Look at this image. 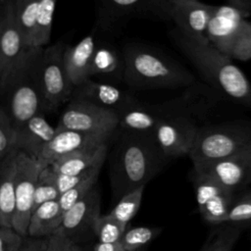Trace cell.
I'll return each mask as SVG.
<instances>
[{"mask_svg":"<svg viewBox=\"0 0 251 251\" xmlns=\"http://www.w3.org/2000/svg\"><path fill=\"white\" fill-rule=\"evenodd\" d=\"M27 48L17 25L14 0L0 1V77L25 56Z\"/></svg>","mask_w":251,"mask_h":251,"instance_id":"16","label":"cell"},{"mask_svg":"<svg viewBox=\"0 0 251 251\" xmlns=\"http://www.w3.org/2000/svg\"><path fill=\"white\" fill-rule=\"evenodd\" d=\"M69 241V238L56 232L55 234L47 237V246L45 251H62Z\"/></svg>","mask_w":251,"mask_h":251,"instance_id":"39","label":"cell"},{"mask_svg":"<svg viewBox=\"0 0 251 251\" xmlns=\"http://www.w3.org/2000/svg\"><path fill=\"white\" fill-rule=\"evenodd\" d=\"M118 115L93 104L70 100L59 117L56 130L113 135L118 131Z\"/></svg>","mask_w":251,"mask_h":251,"instance_id":"9","label":"cell"},{"mask_svg":"<svg viewBox=\"0 0 251 251\" xmlns=\"http://www.w3.org/2000/svg\"><path fill=\"white\" fill-rule=\"evenodd\" d=\"M18 149L0 161V226L12 227L16 202V172Z\"/></svg>","mask_w":251,"mask_h":251,"instance_id":"22","label":"cell"},{"mask_svg":"<svg viewBox=\"0 0 251 251\" xmlns=\"http://www.w3.org/2000/svg\"><path fill=\"white\" fill-rule=\"evenodd\" d=\"M244 156L247 160L248 166H249V170H250V181H251V143L246 147V149L243 151Z\"/></svg>","mask_w":251,"mask_h":251,"instance_id":"41","label":"cell"},{"mask_svg":"<svg viewBox=\"0 0 251 251\" xmlns=\"http://www.w3.org/2000/svg\"><path fill=\"white\" fill-rule=\"evenodd\" d=\"M47 246L46 238H33V237H24L23 243L19 251H45Z\"/></svg>","mask_w":251,"mask_h":251,"instance_id":"38","label":"cell"},{"mask_svg":"<svg viewBox=\"0 0 251 251\" xmlns=\"http://www.w3.org/2000/svg\"><path fill=\"white\" fill-rule=\"evenodd\" d=\"M60 192L54 182V172L50 166L42 167L33 194L32 212L43 203L58 200Z\"/></svg>","mask_w":251,"mask_h":251,"instance_id":"29","label":"cell"},{"mask_svg":"<svg viewBox=\"0 0 251 251\" xmlns=\"http://www.w3.org/2000/svg\"><path fill=\"white\" fill-rule=\"evenodd\" d=\"M116 133L109 135L84 133L67 129L56 130L54 137L42 150L38 161L42 167L49 166L62 157L75 151L99 146L104 143H110V141L115 137Z\"/></svg>","mask_w":251,"mask_h":251,"instance_id":"17","label":"cell"},{"mask_svg":"<svg viewBox=\"0 0 251 251\" xmlns=\"http://www.w3.org/2000/svg\"><path fill=\"white\" fill-rule=\"evenodd\" d=\"M108 152L109 143H104L70 153L49 166L59 175H79L99 164H104Z\"/></svg>","mask_w":251,"mask_h":251,"instance_id":"23","label":"cell"},{"mask_svg":"<svg viewBox=\"0 0 251 251\" xmlns=\"http://www.w3.org/2000/svg\"><path fill=\"white\" fill-rule=\"evenodd\" d=\"M23 240L13 227L0 226V251H19Z\"/></svg>","mask_w":251,"mask_h":251,"instance_id":"36","label":"cell"},{"mask_svg":"<svg viewBox=\"0 0 251 251\" xmlns=\"http://www.w3.org/2000/svg\"><path fill=\"white\" fill-rule=\"evenodd\" d=\"M127 225L123 224L109 214L100 215L93 226V233L100 243L119 242Z\"/></svg>","mask_w":251,"mask_h":251,"instance_id":"32","label":"cell"},{"mask_svg":"<svg viewBox=\"0 0 251 251\" xmlns=\"http://www.w3.org/2000/svg\"><path fill=\"white\" fill-rule=\"evenodd\" d=\"M41 50L29 48L18 64L0 77V106L15 127L36 115L50 112L38 77Z\"/></svg>","mask_w":251,"mask_h":251,"instance_id":"2","label":"cell"},{"mask_svg":"<svg viewBox=\"0 0 251 251\" xmlns=\"http://www.w3.org/2000/svg\"><path fill=\"white\" fill-rule=\"evenodd\" d=\"M124 82L131 89L176 88L195 82L194 75L171 58L141 44L123 48Z\"/></svg>","mask_w":251,"mask_h":251,"instance_id":"4","label":"cell"},{"mask_svg":"<svg viewBox=\"0 0 251 251\" xmlns=\"http://www.w3.org/2000/svg\"><path fill=\"white\" fill-rule=\"evenodd\" d=\"M102 166L103 164L95 166L82 181H80L78 184H76L70 190L60 195L58 199V203L63 214H65L75 203L81 200L97 184L98 176H99Z\"/></svg>","mask_w":251,"mask_h":251,"instance_id":"27","label":"cell"},{"mask_svg":"<svg viewBox=\"0 0 251 251\" xmlns=\"http://www.w3.org/2000/svg\"><path fill=\"white\" fill-rule=\"evenodd\" d=\"M71 100L87 102L110 110L117 115L141 103L132 93L122 89L118 85L94 80L93 78H88L81 84L75 86Z\"/></svg>","mask_w":251,"mask_h":251,"instance_id":"13","label":"cell"},{"mask_svg":"<svg viewBox=\"0 0 251 251\" xmlns=\"http://www.w3.org/2000/svg\"><path fill=\"white\" fill-rule=\"evenodd\" d=\"M199 128L192 117L168 115L158 123L154 137L168 159L177 158L189 155Z\"/></svg>","mask_w":251,"mask_h":251,"instance_id":"11","label":"cell"},{"mask_svg":"<svg viewBox=\"0 0 251 251\" xmlns=\"http://www.w3.org/2000/svg\"><path fill=\"white\" fill-rule=\"evenodd\" d=\"M97 41L93 32L84 36L75 45H66L63 55L64 65L75 86L89 78L90 63Z\"/></svg>","mask_w":251,"mask_h":251,"instance_id":"21","label":"cell"},{"mask_svg":"<svg viewBox=\"0 0 251 251\" xmlns=\"http://www.w3.org/2000/svg\"><path fill=\"white\" fill-rule=\"evenodd\" d=\"M65 47L66 44L59 41L43 47L40 53L38 77L50 112L68 103L75 89L64 65Z\"/></svg>","mask_w":251,"mask_h":251,"instance_id":"8","label":"cell"},{"mask_svg":"<svg viewBox=\"0 0 251 251\" xmlns=\"http://www.w3.org/2000/svg\"><path fill=\"white\" fill-rule=\"evenodd\" d=\"M15 126L0 106V161L15 149Z\"/></svg>","mask_w":251,"mask_h":251,"instance_id":"35","label":"cell"},{"mask_svg":"<svg viewBox=\"0 0 251 251\" xmlns=\"http://www.w3.org/2000/svg\"><path fill=\"white\" fill-rule=\"evenodd\" d=\"M56 5V0L39 1L36 20V48L46 47L50 42Z\"/></svg>","mask_w":251,"mask_h":251,"instance_id":"28","label":"cell"},{"mask_svg":"<svg viewBox=\"0 0 251 251\" xmlns=\"http://www.w3.org/2000/svg\"><path fill=\"white\" fill-rule=\"evenodd\" d=\"M62 251H82V250H81L78 246L75 245L72 240H70V241L66 244V246L64 247V249H63Z\"/></svg>","mask_w":251,"mask_h":251,"instance_id":"42","label":"cell"},{"mask_svg":"<svg viewBox=\"0 0 251 251\" xmlns=\"http://www.w3.org/2000/svg\"><path fill=\"white\" fill-rule=\"evenodd\" d=\"M192 171L211 178L219 186L233 194L251 183L250 170L243 152L193 167Z\"/></svg>","mask_w":251,"mask_h":251,"instance_id":"15","label":"cell"},{"mask_svg":"<svg viewBox=\"0 0 251 251\" xmlns=\"http://www.w3.org/2000/svg\"><path fill=\"white\" fill-rule=\"evenodd\" d=\"M239 235L238 225L222 224L213 231L202 251H231Z\"/></svg>","mask_w":251,"mask_h":251,"instance_id":"31","label":"cell"},{"mask_svg":"<svg viewBox=\"0 0 251 251\" xmlns=\"http://www.w3.org/2000/svg\"><path fill=\"white\" fill-rule=\"evenodd\" d=\"M94 251H126L120 242L115 243H100L94 245Z\"/></svg>","mask_w":251,"mask_h":251,"instance_id":"40","label":"cell"},{"mask_svg":"<svg viewBox=\"0 0 251 251\" xmlns=\"http://www.w3.org/2000/svg\"><path fill=\"white\" fill-rule=\"evenodd\" d=\"M101 196L97 184L77 203H75L64 216L57 233L69 238L93 232V226L100 216Z\"/></svg>","mask_w":251,"mask_h":251,"instance_id":"18","label":"cell"},{"mask_svg":"<svg viewBox=\"0 0 251 251\" xmlns=\"http://www.w3.org/2000/svg\"><path fill=\"white\" fill-rule=\"evenodd\" d=\"M212 7L195 0H171L170 20L176 25L178 32L190 41L209 45L206 30Z\"/></svg>","mask_w":251,"mask_h":251,"instance_id":"12","label":"cell"},{"mask_svg":"<svg viewBox=\"0 0 251 251\" xmlns=\"http://www.w3.org/2000/svg\"><path fill=\"white\" fill-rule=\"evenodd\" d=\"M39 1L14 0L17 25L27 48H36V20Z\"/></svg>","mask_w":251,"mask_h":251,"instance_id":"26","label":"cell"},{"mask_svg":"<svg viewBox=\"0 0 251 251\" xmlns=\"http://www.w3.org/2000/svg\"><path fill=\"white\" fill-rule=\"evenodd\" d=\"M173 38L210 86L234 103L251 109V82L231 59L212 45L196 44L179 32Z\"/></svg>","mask_w":251,"mask_h":251,"instance_id":"3","label":"cell"},{"mask_svg":"<svg viewBox=\"0 0 251 251\" xmlns=\"http://www.w3.org/2000/svg\"><path fill=\"white\" fill-rule=\"evenodd\" d=\"M171 0H104L96 7L99 31L116 34L134 18L170 20Z\"/></svg>","mask_w":251,"mask_h":251,"instance_id":"7","label":"cell"},{"mask_svg":"<svg viewBox=\"0 0 251 251\" xmlns=\"http://www.w3.org/2000/svg\"><path fill=\"white\" fill-rule=\"evenodd\" d=\"M248 222H251V191L235 198L225 220V224L232 225Z\"/></svg>","mask_w":251,"mask_h":251,"instance_id":"34","label":"cell"},{"mask_svg":"<svg viewBox=\"0 0 251 251\" xmlns=\"http://www.w3.org/2000/svg\"><path fill=\"white\" fill-rule=\"evenodd\" d=\"M41 169L42 165L37 159L18 150L16 202L12 227L23 237L27 236L28 223L32 213L34 189Z\"/></svg>","mask_w":251,"mask_h":251,"instance_id":"10","label":"cell"},{"mask_svg":"<svg viewBox=\"0 0 251 251\" xmlns=\"http://www.w3.org/2000/svg\"><path fill=\"white\" fill-rule=\"evenodd\" d=\"M251 0H232L212 7L206 36L210 45L229 59H251Z\"/></svg>","mask_w":251,"mask_h":251,"instance_id":"5","label":"cell"},{"mask_svg":"<svg viewBox=\"0 0 251 251\" xmlns=\"http://www.w3.org/2000/svg\"><path fill=\"white\" fill-rule=\"evenodd\" d=\"M119 130V129H118ZM109 156L113 198L140 187L158 175L169 160L158 146L153 133L120 130Z\"/></svg>","mask_w":251,"mask_h":251,"instance_id":"1","label":"cell"},{"mask_svg":"<svg viewBox=\"0 0 251 251\" xmlns=\"http://www.w3.org/2000/svg\"><path fill=\"white\" fill-rule=\"evenodd\" d=\"M55 133L56 127L44 115H36L15 127V148L38 160L42 150Z\"/></svg>","mask_w":251,"mask_h":251,"instance_id":"19","label":"cell"},{"mask_svg":"<svg viewBox=\"0 0 251 251\" xmlns=\"http://www.w3.org/2000/svg\"><path fill=\"white\" fill-rule=\"evenodd\" d=\"M125 62L122 53L108 43L97 41L89 68V78L117 85L124 82Z\"/></svg>","mask_w":251,"mask_h":251,"instance_id":"20","label":"cell"},{"mask_svg":"<svg viewBox=\"0 0 251 251\" xmlns=\"http://www.w3.org/2000/svg\"><path fill=\"white\" fill-rule=\"evenodd\" d=\"M192 180L202 217L210 224H225L226 217L235 200V194L225 190L211 178L193 171Z\"/></svg>","mask_w":251,"mask_h":251,"instance_id":"14","label":"cell"},{"mask_svg":"<svg viewBox=\"0 0 251 251\" xmlns=\"http://www.w3.org/2000/svg\"><path fill=\"white\" fill-rule=\"evenodd\" d=\"M145 186L137 187L125 195H123L116 203L115 207L111 210L109 215L117 221L127 225L129 221L137 213Z\"/></svg>","mask_w":251,"mask_h":251,"instance_id":"30","label":"cell"},{"mask_svg":"<svg viewBox=\"0 0 251 251\" xmlns=\"http://www.w3.org/2000/svg\"><path fill=\"white\" fill-rule=\"evenodd\" d=\"M160 232L161 228L158 227H126L119 242L126 251H137L138 249L146 246Z\"/></svg>","mask_w":251,"mask_h":251,"instance_id":"33","label":"cell"},{"mask_svg":"<svg viewBox=\"0 0 251 251\" xmlns=\"http://www.w3.org/2000/svg\"><path fill=\"white\" fill-rule=\"evenodd\" d=\"M100 165V164H99ZM94 168V167H93ZM91 168L90 170L81 173L79 175H75V176H67V175H59L54 173V182L60 192V195L63 194L64 192L70 190L76 184H78L80 181H82L87 175L90 173V171L93 169Z\"/></svg>","mask_w":251,"mask_h":251,"instance_id":"37","label":"cell"},{"mask_svg":"<svg viewBox=\"0 0 251 251\" xmlns=\"http://www.w3.org/2000/svg\"><path fill=\"white\" fill-rule=\"evenodd\" d=\"M63 212L58 200L43 203L37 207L30 216L27 236L33 238H46L57 232L63 221Z\"/></svg>","mask_w":251,"mask_h":251,"instance_id":"24","label":"cell"},{"mask_svg":"<svg viewBox=\"0 0 251 251\" xmlns=\"http://www.w3.org/2000/svg\"><path fill=\"white\" fill-rule=\"evenodd\" d=\"M251 143V126L228 123L203 126L197 136L189 158L193 167H198L243 152Z\"/></svg>","mask_w":251,"mask_h":251,"instance_id":"6","label":"cell"},{"mask_svg":"<svg viewBox=\"0 0 251 251\" xmlns=\"http://www.w3.org/2000/svg\"><path fill=\"white\" fill-rule=\"evenodd\" d=\"M118 129L129 132L153 133L162 120L156 106L149 107L142 103L130 107L118 115Z\"/></svg>","mask_w":251,"mask_h":251,"instance_id":"25","label":"cell"}]
</instances>
